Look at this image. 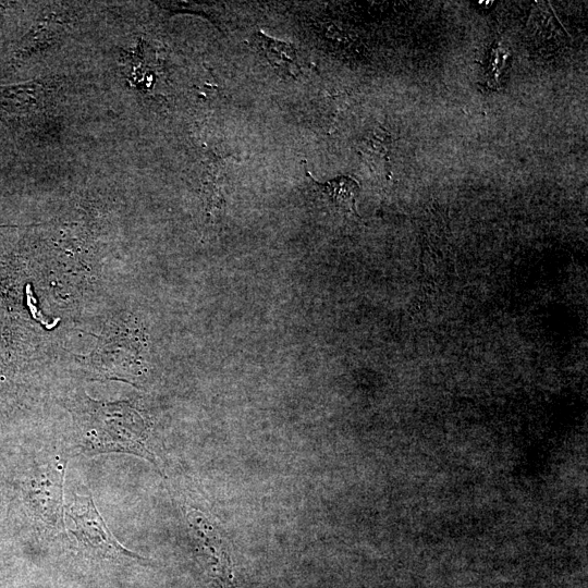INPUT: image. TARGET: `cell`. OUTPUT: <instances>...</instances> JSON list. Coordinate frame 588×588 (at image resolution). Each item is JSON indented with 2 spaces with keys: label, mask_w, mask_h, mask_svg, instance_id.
<instances>
[{
  "label": "cell",
  "mask_w": 588,
  "mask_h": 588,
  "mask_svg": "<svg viewBox=\"0 0 588 588\" xmlns=\"http://www.w3.org/2000/svg\"><path fill=\"white\" fill-rule=\"evenodd\" d=\"M82 453H131L157 465L147 446V428L136 409L125 403L88 401L78 417Z\"/></svg>",
  "instance_id": "1"
},
{
  "label": "cell",
  "mask_w": 588,
  "mask_h": 588,
  "mask_svg": "<svg viewBox=\"0 0 588 588\" xmlns=\"http://www.w3.org/2000/svg\"><path fill=\"white\" fill-rule=\"evenodd\" d=\"M66 514L75 524L72 532L79 548L91 558L146 561L123 547L111 534L87 490L86 493H74Z\"/></svg>",
  "instance_id": "2"
},
{
  "label": "cell",
  "mask_w": 588,
  "mask_h": 588,
  "mask_svg": "<svg viewBox=\"0 0 588 588\" xmlns=\"http://www.w3.org/2000/svg\"><path fill=\"white\" fill-rule=\"evenodd\" d=\"M64 470L63 464L48 465L34 474L24 489L25 501L33 515L57 530L64 528L62 504Z\"/></svg>",
  "instance_id": "3"
},
{
  "label": "cell",
  "mask_w": 588,
  "mask_h": 588,
  "mask_svg": "<svg viewBox=\"0 0 588 588\" xmlns=\"http://www.w3.org/2000/svg\"><path fill=\"white\" fill-rule=\"evenodd\" d=\"M189 517L197 536L212 560L211 567L217 580L222 588H236L231 561L217 529L198 511L191 512Z\"/></svg>",
  "instance_id": "4"
},
{
  "label": "cell",
  "mask_w": 588,
  "mask_h": 588,
  "mask_svg": "<svg viewBox=\"0 0 588 588\" xmlns=\"http://www.w3.org/2000/svg\"><path fill=\"white\" fill-rule=\"evenodd\" d=\"M253 40L278 74L286 77L299 74L296 50L292 45L266 36L261 32H256Z\"/></svg>",
  "instance_id": "5"
},
{
  "label": "cell",
  "mask_w": 588,
  "mask_h": 588,
  "mask_svg": "<svg viewBox=\"0 0 588 588\" xmlns=\"http://www.w3.org/2000/svg\"><path fill=\"white\" fill-rule=\"evenodd\" d=\"M316 184L336 207L346 211H355V200L359 192V186L354 180L347 176H339L326 183Z\"/></svg>",
  "instance_id": "6"
}]
</instances>
